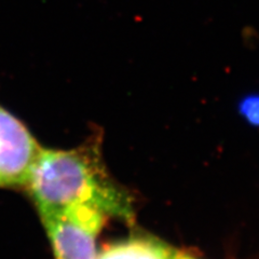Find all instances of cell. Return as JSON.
Wrapping results in <instances>:
<instances>
[{"mask_svg": "<svg viewBox=\"0 0 259 259\" xmlns=\"http://www.w3.org/2000/svg\"><path fill=\"white\" fill-rule=\"evenodd\" d=\"M28 188L40 216L76 205H91L107 216L133 217L130 200L105 172L99 146L40 150Z\"/></svg>", "mask_w": 259, "mask_h": 259, "instance_id": "cell-1", "label": "cell"}, {"mask_svg": "<svg viewBox=\"0 0 259 259\" xmlns=\"http://www.w3.org/2000/svg\"><path fill=\"white\" fill-rule=\"evenodd\" d=\"M107 215L91 205H76L42 215L55 259H96L95 240Z\"/></svg>", "mask_w": 259, "mask_h": 259, "instance_id": "cell-2", "label": "cell"}, {"mask_svg": "<svg viewBox=\"0 0 259 259\" xmlns=\"http://www.w3.org/2000/svg\"><path fill=\"white\" fill-rule=\"evenodd\" d=\"M41 149L27 127L0 106V187L26 186Z\"/></svg>", "mask_w": 259, "mask_h": 259, "instance_id": "cell-3", "label": "cell"}, {"mask_svg": "<svg viewBox=\"0 0 259 259\" xmlns=\"http://www.w3.org/2000/svg\"><path fill=\"white\" fill-rule=\"evenodd\" d=\"M176 252L162 242L136 238L105 246L96 259H174Z\"/></svg>", "mask_w": 259, "mask_h": 259, "instance_id": "cell-4", "label": "cell"}, {"mask_svg": "<svg viewBox=\"0 0 259 259\" xmlns=\"http://www.w3.org/2000/svg\"><path fill=\"white\" fill-rule=\"evenodd\" d=\"M240 109L250 123L259 125V94L246 96L241 102Z\"/></svg>", "mask_w": 259, "mask_h": 259, "instance_id": "cell-5", "label": "cell"}, {"mask_svg": "<svg viewBox=\"0 0 259 259\" xmlns=\"http://www.w3.org/2000/svg\"><path fill=\"white\" fill-rule=\"evenodd\" d=\"M174 259H194L190 256H187V255H184V254H181V253H176V256Z\"/></svg>", "mask_w": 259, "mask_h": 259, "instance_id": "cell-6", "label": "cell"}]
</instances>
